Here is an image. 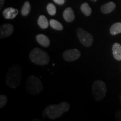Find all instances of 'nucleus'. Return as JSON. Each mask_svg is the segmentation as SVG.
<instances>
[{"label": "nucleus", "instance_id": "17", "mask_svg": "<svg viewBox=\"0 0 121 121\" xmlns=\"http://www.w3.org/2000/svg\"><path fill=\"white\" fill-rule=\"evenodd\" d=\"M31 10V5L29 1H25L22 6L21 13L23 16H26L29 14Z\"/></svg>", "mask_w": 121, "mask_h": 121}, {"label": "nucleus", "instance_id": "23", "mask_svg": "<svg viewBox=\"0 0 121 121\" xmlns=\"http://www.w3.org/2000/svg\"><path fill=\"white\" fill-rule=\"evenodd\" d=\"M116 118L119 120H121V112H118L116 114Z\"/></svg>", "mask_w": 121, "mask_h": 121}, {"label": "nucleus", "instance_id": "20", "mask_svg": "<svg viewBox=\"0 0 121 121\" xmlns=\"http://www.w3.org/2000/svg\"><path fill=\"white\" fill-rule=\"evenodd\" d=\"M7 103V96L6 95L1 94L0 95V108H4Z\"/></svg>", "mask_w": 121, "mask_h": 121}, {"label": "nucleus", "instance_id": "6", "mask_svg": "<svg viewBox=\"0 0 121 121\" xmlns=\"http://www.w3.org/2000/svg\"><path fill=\"white\" fill-rule=\"evenodd\" d=\"M76 34L78 38L82 44L86 47H90L94 42L93 35L81 28L77 29Z\"/></svg>", "mask_w": 121, "mask_h": 121}, {"label": "nucleus", "instance_id": "27", "mask_svg": "<svg viewBox=\"0 0 121 121\" xmlns=\"http://www.w3.org/2000/svg\"><path fill=\"white\" fill-rule=\"evenodd\" d=\"M66 1H67V0H66Z\"/></svg>", "mask_w": 121, "mask_h": 121}, {"label": "nucleus", "instance_id": "22", "mask_svg": "<svg viewBox=\"0 0 121 121\" xmlns=\"http://www.w3.org/2000/svg\"><path fill=\"white\" fill-rule=\"evenodd\" d=\"M5 0H0V10H2L3 6H4Z\"/></svg>", "mask_w": 121, "mask_h": 121}, {"label": "nucleus", "instance_id": "13", "mask_svg": "<svg viewBox=\"0 0 121 121\" xmlns=\"http://www.w3.org/2000/svg\"><path fill=\"white\" fill-rule=\"evenodd\" d=\"M113 57L116 60H121V45L118 43H115L112 47Z\"/></svg>", "mask_w": 121, "mask_h": 121}, {"label": "nucleus", "instance_id": "15", "mask_svg": "<svg viewBox=\"0 0 121 121\" xmlns=\"http://www.w3.org/2000/svg\"><path fill=\"white\" fill-rule=\"evenodd\" d=\"M80 10L83 14L85 15L86 16H90L92 13V9H91L89 4H87V2H85L81 4Z\"/></svg>", "mask_w": 121, "mask_h": 121}, {"label": "nucleus", "instance_id": "8", "mask_svg": "<svg viewBox=\"0 0 121 121\" xmlns=\"http://www.w3.org/2000/svg\"><path fill=\"white\" fill-rule=\"evenodd\" d=\"M13 26L11 24H4L0 26V38L4 39L11 36L13 31Z\"/></svg>", "mask_w": 121, "mask_h": 121}, {"label": "nucleus", "instance_id": "14", "mask_svg": "<svg viewBox=\"0 0 121 121\" xmlns=\"http://www.w3.org/2000/svg\"><path fill=\"white\" fill-rule=\"evenodd\" d=\"M38 24L42 29H45L49 26L48 19L44 15H40L38 19Z\"/></svg>", "mask_w": 121, "mask_h": 121}, {"label": "nucleus", "instance_id": "5", "mask_svg": "<svg viewBox=\"0 0 121 121\" xmlns=\"http://www.w3.org/2000/svg\"><path fill=\"white\" fill-rule=\"evenodd\" d=\"M107 86L103 81L96 80L93 83L92 86V93L96 101H102L107 94Z\"/></svg>", "mask_w": 121, "mask_h": 121}, {"label": "nucleus", "instance_id": "12", "mask_svg": "<svg viewBox=\"0 0 121 121\" xmlns=\"http://www.w3.org/2000/svg\"><path fill=\"white\" fill-rule=\"evenodd\" d=\"M36 40L38 43L44 47H48L50 45V40L47 36L44 34H39L36 36Z\"/></svg>", "mask_w": 121, "mask_h": 121}, {"label": "nucleus", "instance_id": "26", "mask_svg": "<svg viewBox=\"0 0 121 121\" xmlns=\"http://www.w3.org/2000/svg\"><path fill=\"white\" fill-rule=\"evenodd\" d=\"M90 1H92V2H96V1H97L98 0H90Z\"/></svg>", "mask_w": 121, "mask_h": 121}, {"label": "nucleus", "instance_id": "4", "mask_svg": "<svg viewBox=\"0 0 121 121\" xmlns=\"http://www.w3.org/2000/svg\"><path fill=\"white\" fill-rule=\"evenodd\" d=\"M25 89L31 95H37L43 90V86L41 80L34 75H30L27 78Z\"/></svg>", "mask_w": 121, "mask_h": 121}, {"label": "nucleus", "instance_id": "7", "mask_svg": "<svg viewBox=\"0 0 121 121\" xmlns=\"http://www.w3.org/2000/svg\"><path fill=\"white\" fill-rule=\"evenodd\" d=\"M81 56V52L77 49H71L63 53V60L67 62H73L78 60Z\"/></svg>", "mask_w": 121, "mask_h": 121}, {"label": "nucleus", "instance_id": "21", "mask_svg": "<svg viewBox=\"0 0 121 121\" xmlns=\"http://www.w3.org/2000/svg\"><path fill=\"white\" fill-rule=\"evenodd\" d=\"M53 1L59 5H62L66 2V0H53Z\"/></svg>", "mask_w": 121, "mask_h": 121}, {"label": "nucleus", "instance_id": "10", "mask_svg": "<svg viewBox=\"0 0 121 121\" xmlns=\"http://www.w3.org/2000/svg\"><path fill=\"white\" fill-rule=\"evenodd\" d=\"M116 7V4L114 2H107L106 4H103L100 7V11L104 14H108L111 13L115 10Z\"/></svg>", "mask_w": 121, "mask_h": 121}, {"label": "nucleus", "instance_id": "24", "mask_svg": "<svg viewBox=\"0 0 121 121\" xmlns=\"http://www.w3.org/2000/svg\"><path fill=\"white\" fill-rule=\"evenodd\" d=\"M42 117H43L44 118H45L47 117V115L44 110V111L42 112Z\"/></svg>", "mask_w": 121, "mask_h": 121}, {"label": "nucleus", "instance_id": "2", "mask_svg": "<svg viewBox=\"0 0 121 121\" xmlns=\"http://www.w3.org/2000/svg\"><path fill=\"white\" fill-rule=\"evenodd\" d=\"M70 109V104L63 102L58 104L48 105L44 109L47 117L51 119H55L60 117L63 113L67 112Z\"/></svg>", "mask_w": 121, "mask_h": 121}, {"label": "nucleus", "instance_id": "16", "mask_svg": "<svg viewBox=\"0 0 121 121\" xmlns=\"http://www.w3.org/2000/svg\"><path fill=\"white\" fill-rule=\"evenodd\" d=\"M110 33L113 35L121 33V22H116L113 24L110 28Z\"/></svg>", "mask_w": 121, "mask_h": 121}, {"label": "nucleus", "instance_id": "11", "mask_svg": "<svg viewBox=\"0 0 121 121\" xmlns=\"http://www.w3.org/2000/svg\"><path fill=\"white\" fill-rule=\"evenodd\" d=\"M63 19L66 22H71L75 20V16L73 10L71 7H67L63 13Z\"/></svg>", "mask_w": 121, "mask_h": 121}, {"label": "nucleus", "instance_id": "19", "mask_svg": "<svg viewBox=\"0 0 121 121\" xmlns=\"http://www.w3.org/2000/svg\"><path fill=\"white\" fill-rule=\"evenodd\" d=\"M47 10L49 15L54 16L57 13V9L55 5L52 3H49L47 6Z\"/></svg>", "mask_w": 121, "mask_h": 121}, {"label": "nucleus", "instance_id": "1", "mask_svg": "<svg viewBox=\"0 0 121 121\" xmlns=\"http://www.w3.org/2000/svg\"><path fill=\"white\" fill-rule=\"evenodd\" d=\"M22 79V69L18 65L11 66L6 75V84L12 89H16L20 84Z\"/></svg>", "mask_w": 121, "mask_h": 121}, {"label": "nucleus", "instance_id": "18", "mask_svg": "<svg viewBox=\"0 0 121 121\" xmlns=\"http://www.w3.org/2000/svg\"><path fill=\"white\" fill-rule=\"evenodd\" d=\"M49 25L51 28L54 30L61 31L63 29V26L60 22L54 19H51L49 22Z\"/></svg>", "mask_w": 121, "mask_h": 121}, {"label": "nucleus", "instance_id": "3", "mask_svg": "<svg viewBox=\"0 0 121 121\" xmlns=\"http://www.w3.org/2000/svg\"><path fill=\"white\" fill-rule=\"evenodd\" d=\"M29 57L33 63L40 66L48 64L50 60V57L48 53L37 47L30 51Z\"/></svg>", "mask_w": 121, "mask_h": 121}, {"label": "nucleus", "instance_id": "25", "mask_svg": "<svg viewBox=\"0 0 121 121\" xmlns=\"http://www.w3.org/2000/svg\"><path fill=\"white\" fill-rule=\"evenodd\" d=\"M33 121H40L41 120L40 119H32Z\"/></svg>", "mask_w": 121, "mask_h": 121}, {"label": "nucleus", "instance_id": "9", "mask_svg": "<svg viewBox=\"0 0 121 121\" xmlns=\"http://www.w3.org/2000/svg\"><path fill=\"white\" fill-rule=\"evenodd\" d=\"M18 13H19V10L17 9L13 8V7H8L3 11L2 15L5 19H13L16 17Z\"/></svg>", "mask_w": 121, "mask_h": 121}]
</instances>
